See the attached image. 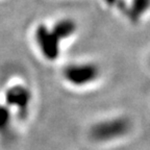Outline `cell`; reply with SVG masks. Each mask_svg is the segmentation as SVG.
I'll return each mask as SVG.
<instances>
[{"mask_svg": "<svg viewBox=\"0 0 150 150\" xmlns=\"http://www.w3.org/2000/svg\"><path fill=\"white\" fill-rule=\"evenodd\" d=\"M35 40L40 52L47 61L57 59L61 53V41L48 26L40 24L35 28Z\"/></svg>", "mask_w": 150, "mask_h": 150, "instance_id": "7a4b0ae2", "label": "cell"}, {"mask_svg": "<svg viewBox=\"0 0 150 150\" xmlns=\"http://www.w3.org/2000/svg\"><path fill=\"white\" fill-rule=\"evenodd\" d=\"M50 29L62 42L63 40L68 39V38L72 37L74 35L76 29H77V25H76L73 19L64 18L56 21Z\"/></svg>", "mask_w": 150, "mask_h": 150, "instance_id": "5b68a950", "label": "cell"}, {"mask_svg": "<svg viewBox=\"0 0 150 150\" xmlns=\"http://www.w3.org/2000/svg\"><path fill=\"white\" fill-rule=\"evenodd\" d=\"M129 127L130 123L126 118L118 117L96 123L91 132L92 136L97 140H110L126 134Z\"/></svg>", "mask_w": 150, "mask_h": 150, "instance_id": "3957f363", "label": "cell"}, {"mask_svg": "<svg viewBox=\"0 0 150 150\" xmlns=\"http://www.w3.org/2000/svg\"><path fill=\"white\" fill-rule=\"evenodd\" d=\"M100 68L95 63H75L66 66L63 77L74 87H86L100 77Z\"/></svg>", "mask_w": 150, "mask_h": 150, "instance_id": "6da1fadb", "label": "cell"}, {"mask_svg": "<svg viewBox=\"0 0 150 150\" xmlns=\"http://www.w3.org/2000/svg\"><path fill=\"white\" fill-rule=\"evenodd\" d=\"M104 2H105L108 6L116 7V8H117L122 15H124L125 17L127 16L128 4L125 2L124 0H104Z\"/></svg>", "mask_w": 150, "mask_h": 150, "instance_id": "52a82bcc", "label": "cell"}, {"mask_svg": "<svg viewBox=\"0 0 150 150\" xmlns=\"http://www.w3.org/2000/svg\"><path fill=\"white\" fill-rule=\"evenodd\" d=\"M11 120V108L0 105V129H3L9 124Z\"/></svg>", "mask_w": 150, "mask_h": 150, "instance_id": "ba28073f", "label": "cell"}, {"mask_svg": "<svg viewBox=\"0 0 150 150\" xmlns=\"http://www.w3.org/2000/svg\"><path fill=\"white\" fill-rule=\"evenodd\" d=\"M149 0H132L128 4V12L126 18L131 23H138L141 17L148 11Z\"/></svg>", "mask_w": 150, "mask_h": 150, "instance_id": "8992f818", "label": "cell"}, {"mask_svg": "<svg viewBox=\"0 0 150 150\" xmlns=\"http://www.w3.org/2000/svg\"><path fill=\"white\" fill-rule=\"evenodd\" d=\"M31 100V93L28 88L22 84H16L8 88L5 92V101L8 108L15 106L19 110H27Z\"/></svg>", "mask_w": 150, "mask_h": 150, "instance_id": "277c9868", "label": "cell"}]
</instances>
